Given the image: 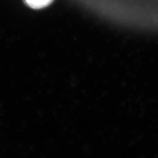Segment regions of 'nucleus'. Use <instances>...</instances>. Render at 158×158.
Listing matches in <instances>:
<instances>
[{"label":"nucleus","instance_id":"obj_1","mask_svg":"<svg viewBox=\"0 0 158 158\" xmlns=\"http://www.w3.org/2000/svg\"><path fill=\"white\" fill-rule=\"evenodd\" d=\"M25 3L33 9H41L52 4L54 0H24Z\"/></svg>","mask_w":158,"mask_h":158}]
</instances>
